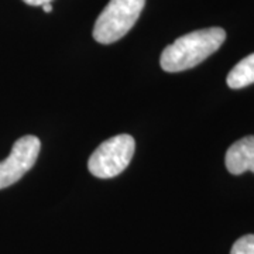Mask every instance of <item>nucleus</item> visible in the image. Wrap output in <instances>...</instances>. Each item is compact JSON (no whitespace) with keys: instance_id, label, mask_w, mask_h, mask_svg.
<instances>
[{"instance_id":"nucleus-5","label":"nucleus","mask_w":254,"mask_h":254,"mask_svg":"<svg viewBox=\"0 0 254 254\" xmlns=\"http://www.w3.org/2000/svg\"><path fill=\"white\" fill-rule=\"evenodd\" d=\"M227 171L240 175L246 171L254 173V136L240 138L229 147L225 157Z\"/></svg>"},{"instance_id":"nucleus-9","label":"nucleus","mask_w":254,"mask_h":254,"mask_svg":"<svg viewBox=\"0 0 254 254\" xmlns=\"http://www.w3.org/2000/svg\"><path fill=\"white\" fill-rule=\"evenodd\" d=\"M43 9H44V11H46V13H51V11H53V6L48 3V4H44V6H43Z\"/></svg>"},{"instance_id":"nucleus-2","label":"nucleus","mask_w":254,"mask_h":254,"mask_svg":"<svg viewBox=\"0 0 254 254\" xmlns=\"http://www.w3.org/2000/svg\"><path fill=\"white\" fill-rule=\"evenodd\" d=\"M145 0H110L93 27V38L100 44H112L125 37L136 24Z\"/></svg>"},{"instance_id":"nucleus-3","label":"nucleus","mask_w":254,"mask_h":254,"mask_svg":"<svg viewBox=\"0 0 254 254\" xmlns=\"http://www.w3.org/2000/svg\"><path fill=\"white\" fill-rule=\"evenodd\" d=\"M136 141L128 134H119L103 141L89 157V173L100 178L109 180L122 174L134 155Z\"/></svg>"},{"instance_id":"nucleus-1","label":"nucleus","mask_w":254,"mask_h":254,"mask_svg":"<svg viewBox=\"0 0 254 254\" xmlns=\"http://www.w3.org/2000/svg\"><path fill=\"white\" fill-rule=\"evenodd\" d=\"M226 40V31L220 27L196 30L180 37L165 47L160 64L167 72H181L190 69L216 53Z\"/></svg>"},{"instance_id":"nucleus-6","label":"nucleus","mask_w":254,"mask_h":254,"mask_svg":"<svg viewBox=\"0 0 254 254\" xmlns=\"http://www.w3.org/2000/svg\"><path fill=\"white\" fill-rule=\"evenodd\" d=\"M227 86L232 89H242L254 83V53L243 58L229 72L226 78Z\"/></svg>"},{"instance_id":"nucleus-4","label":"nucleus","mask_w":254,"mask_h":254,"mask_svg":"<svg viewBox=\"0 0 254 254\" xmlns=\"http://www.w3.org/2000/svg\"><path fill=\"white\" fill-rule=\"evenodd\" d=\"M41 148V141L36 136L18 138L11 147L9 157L0 163V190L16 184L36 164Z\"/></svg>"},{"instance_id":"nucleus-8","label":"nucleus","mask_w":254,"mask_h":254,"mask_svg":"<svg viewBox=\"0 0 254 254\" xmlns=\"http://www.w3.org/2000/svg\"><path fill=\"white\" fill-rule=\"evenodd\" d=\"M23 1L30 4V6H44V4L51 3L53 0H23Z\"/></svg>"},{"instance_id":"nucleus-7","label":"nucleus","mask_w":254,"mask_h":254,"mask_svg":"<svg viewBox=\"0 0 254 254\" xmlns=\"http://www.w3.org/2000/svg\"><path fill=\"white\" fill-rule=\"evenodd\" d=\"M230 254H254V235H246L237 239Z\"/></svg>"}]
</instances>
